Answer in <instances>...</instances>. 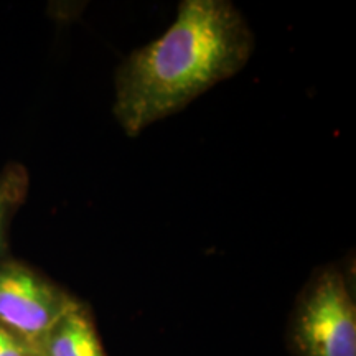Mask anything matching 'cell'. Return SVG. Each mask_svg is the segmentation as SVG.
I'll return each instance as SVG.
<instances>
[{
    "label": "cell",
    "instance_id": "6da1fadb",
    "mask_svg": "<svg viewBox=\"0 0 356 356\" xmlns=\"http://www.w3.org/2000/svg\"><path fill=\"white\" fill-rule=\"evenodd\" d=\"M252 50L254 35L233 3L184 0L170 29L118 70L113 113L119 126L139 136L239 73Z\"/></svg>",
    "mask_w": 356,
    "mask_h": 356
},
{
    "label": "cell",
    "instance_id": "7a4b0ae2",
    "mask_svg": "<svg viewBox=\"0 0 356 356\" xmlns=\"http://www.w3.org/2000/svg\"><path fill=\"white\" fill-rule=\"evenodd\" d=\"M289 337L297 356H356V307L340 270L325 269L307 286Z\"/></svg>",
    "mask_w": 356,
    "mask_h": 356
},
{
    "label": "cell",
    "instance_id": "8992f818",
    "mask_svg": "<svg viewBox=\"0 0 356 356\" xmlns=\"http://www.w3.org/2000/svg\"><path fill=\"white\" fill-rule=\"evenodd\" d=\"M0 356H40L26 341L0 325Z\"/></svg>",
    "mask_w": 356,
    "mask_h": 356
},
{
    "label": "cell",
    "instance_id": "5b68a950",
    "mask_svg": "<svg viewBox=\"0 0 356 356\" xmlns=\"http://www.w3.org/2000/svg\"><path fill=\"white\" fill-rule=\"evenodd\" d=\"M26 178L22 175V170L12 175H7L0 180V254L6 251V225L12 208L20 202L25 193Z\"/></svg>",
    "mask_w": 356,
    "mask_h": 356
},
{
    "label": "cell",
    "instance_id": "3957f363",
    "mask_svg": "<svg viewBox=\"0 0 356 356\" xmlns=\"http://www.w3.org/2000/svg\"><path fill=\"white\" fill-rule=\"evenodd\" d=\"M74 300L19 262H0V325L35 351Z\"/></svg>",
    "mask_w": 356,
    "mask_h": 356
},
{
    "label": "cell",
    "instance_id": "277c9868",
    "mask_svg": "<svg viewBox=\"0 0 356 356\" xmlns=\"http://www.w3.org/2000/svg\"><path fill=\"white\" fill-rule=\"evenodd\" d=\"M40 356H106L86 307L74 302L43 340Z\"/></svg>",
    "mask_w": 356,
    "mask_h": 356
}]
</instances>
